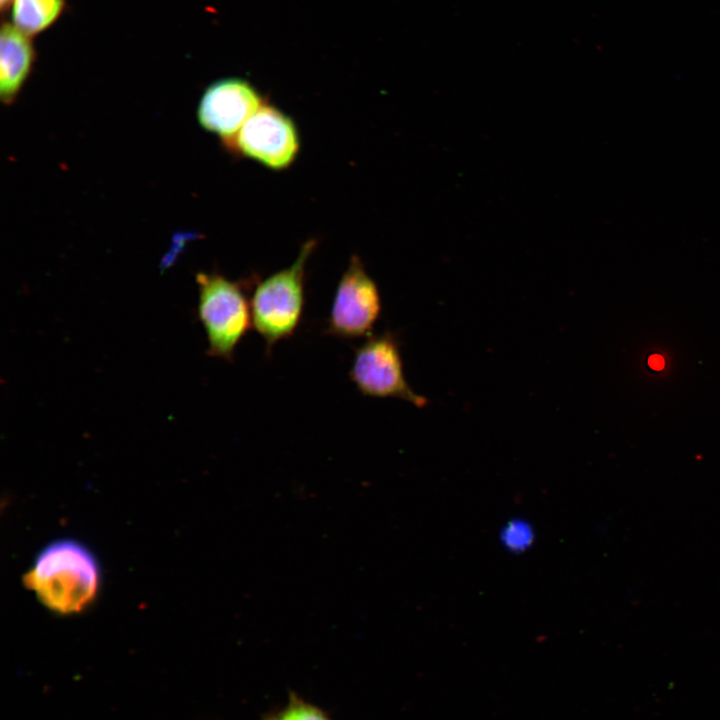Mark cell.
I'll return each instance as SVG.
<instances>
[{
  "mask_svg": "<svg viewBox=\"0 0 720 720\" xmlns=\"http://www.w3.org/2000/svg\"><path fill=\"white\" fill-rule=\"evenodd\" d=\"M35 58L30 36L5 23L0 35V96L12 104L26 82Z\"/></svg>",
  "mask_w": 720,
  "mask_h": 720,
  "instance_id": "obj_8",
  "label": "cell"
},
{
  "mask_svg": "<svg viewBox=\"0 0 720 720\" xmlns=\"http://www.w3.org/2000/svg\"><path fill=\"white\" fill-rule=\"evenodd\" d=\"M381 310V295L376 282L361 259L353 255L337 284L326 332L343 339L368 337Z\"/></svg>",
  "mask_w": 720,
  "mask_h": 720,
  "instance_id": "obj_6",
  "label": "cell"
},
{
  "mask_svg": "<svg viewBox=\"0 0 720 720\" xmlns=\"http://www.w3.org/2000/svg\"><path fill=\"white\" fill-rule=\"evenodd\" d=\"M24 583L46 608L70 615L83 611L94 601L100 571L94 555L84 545L62 539L38 554Z\"/></svg>",
  "mask_w": 720,
  "mask_h": 720,
  "instance_id": "obj_1",
  "label": "cell"
},
{
  "mask_svg": "<svg viewBox=\"0 0 720 720\" xmlns=\"http://www.w3.org/2000/svg\"><path fill=\"white\" fill-rule=\"evenodd\" d=\"M12 1H13V0H0L1 9H2V10L6 9V7L9 6L10 3H12Z\"/></svg>",
  "mask_w": 720,
  "mask_h": 720,
  "instance_id": "obj_13",
  "label": "cell"
},
{
  "mask_svg": "<svg viewBox=\"0 0 720 720\" xmlns=\"http://www.w3.org/2000/svg\"><path fill=\"white\" fill-rule=\"evenodd\" d=\"M65 0H13V25L25 34H39L53 25L62 14Z\"/></svg>",
  "mask_w": 720,
  "mask_h": 720,
  "instance_id": "obj_9",
  "label": "cell"
},
{
  "mask_svg": "<svg viewBox=\"0 0 720 720\" xmlns=\"http://www.w3.org/2000/svg\"><path fill=\"white\" fill-rule=\"evenodd\" d=\"M503 543L513 551L523 550L532 542L533 533L526 523L510 522L502 534Z\"/></svg>",
  "mask_w": 720,
  "mask_h": 720,
  "instance_id": "obj_11",
  "label": "cell"
},
{
  "mask_svg": "<svg viewBox=\"0 0 720 720\" xmlns=\"http://www.w3.org/2000/svg\"><path fill=\"white\" fill-rule=\"evenodd\" d=\"M197 315L206 333L207 354L233 361L236 348L252 326L248 287L251 281L230 280L218 272L196 275Z\"/></svg>",
  "mask_w": 720,
  "mask_h": 720,
  "instance_id": "obj_3",
  "label": "cell"
},
{
  "mask_svg": "<svg viewBox=\"0 0 720 720\" xmlns=\"http://www.w3.org/2000/svg\"><path fill=\"white\" fill-rule=\"evenodd\" d=\"M314 239L306 241L289 266L257 281L250 296L252 326L263 339L266 353L280 341L292 337L303 317L305 275Z\"/></svg>",
  "mask_w": 720,
  "mask_h": 720,
  "instance_id": "obj_2",
  "label": "cell"
},
{
  "mask_svg": "<svg viewBox=\"0 0 720 720\" xmlns=\"http://www.w3.org/2000/svg\"><path fill=\"white\" fill-rule=\"evenodd\" d=\"M224 144L232 152L272 170L288 168L296 159L300 147L294 121L277 107L266 103Z\"/></svg>",
  "mask_w": 720,
  "mask_h": 720,
  "instance_id": "obj_5",
  "label": "cell"
},
{
  "mask_svg": "<svg viewBox=\"0 0 720 720\" xmlns=\"http://www.w3.org/2000/svg\"><path fill=\"white\" fill-rule=\"evenodd\" d=\"M263 103L261 95L248 81L225 78L215 81L204 91L197 118L202 128L226 143Z\"/></svg>",
  "mask_w": 720,
  "mask_h": 720,
  "instance_id": "obj_7",
  "label": "cell"
},
{
  "mask_svg": "<svg viewBox=\"0 0 720 720\" xmlns=\"http://www.w3.org/2000/svg\"><path fill=\"white\" fill-rule=\"evenodd\" d=\"M349 378L368 397L399 398L418 408L428 403L406 381L399 342L388 331L368 336L355 350Z\"/></svg>",
  "mask_w": 720,
  "mask_h": 720,
  "instance_id": "obj_4",
  "label": "cell"
},
{
  "mask_svg": "<svg viewBox=\"0 0 720 720\" xmlns=\"http://www.w3.org/2000/svg\"><path fill=\"white\" fill-rule=\"evenodd\" d=\"M648 364L653 370H662L665 367V360L660 354H652L648 358Z\"/></svg>",
  "mask_w": 720,
  "mask_h": 720,
  "instance_id": "obj_12",
  "label": "cell"
},
{
  "mask_svg": "<svg viewBox=\"0 0 720 720\" xmlns=\"http://www.w3.org/2000/svg\"><path fill=\"white\" fill-rule=\"evenodd\" d=\"M262 720H332L321 707L305 700L297 692L289 691L287 703L264 714Z\"/></svg>",
  "mask_w": 720,
  "mask_h": 720,
  "instance_id": "obj_10",
  "label": "cell"
}]
</instances>
